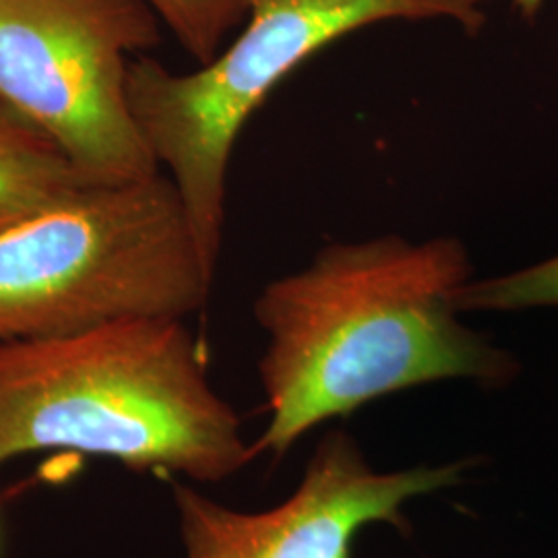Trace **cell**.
Listing matches in <instances>:
<instances>
[{"label":"cell","mask_w":558,"mask_h":558,"mask_svg":"<svg viewBox=\"0 0 558 558\" xmlns=\"http://www.w3.org/2000/svg\"><path fill=\"white\" fill-rule=\"evenodd\" d=\"M239 36L193 73L140 54L129 101L141 135L184 203L203 260L216 274L226 182L244 124L281 81L329 44L387 21H449L484 29L493 0H242Z\"/></svg>","instance_id":"obj_4"},{"label":"cell","mask_w":558,"mask_h":558,"mask_svg":"<svg viewBox=\"0 0 558 558\" xmlns=\"http://www.w3.org/2000/svg\"><path fill=\"white\" fill-rule=\"evenodd\" d=\"M89 184L54 141L0 100V230Z\"/></svg>","instance_id":"obj_7"},{"label":"cell","mask_w":558,"mask_h":558,"mask_svg":"<svg viewBox=\"0 0 558 558\" xmlns=\"http://www.w3.org/2000/svg\"><path fill=\"white\" fill-rule=\"evenodd\" d=\"M453 306L459 315L558 306V255L513 274L472 278L456 290Z\"/></svg>","instance_id":"obj_8"},{"label":"cell","mask_w":558,"mask_h":558,"mask_svg":"<svg viewBox=\"0 0 558 558\" xmlns=\"http://www.w3.org/2000/svg\"><path fill=\"white\" fill-rule=\"evenodd\" d=\"M474 463L377 472L356 439L336 428L323 435L292 495L271 509L239 511L177 484L184 558H354L366 527L410 534L405 505L458 486Z\"/></svg>","instance_id":"obj_6"},{"label":"cell","mask_w":558,"mask_h":558,"mask_svg":"<svg viewBox=\"0 0 558 558\" xmlns=\"http://www.w3.org/2000/svg\"><path fill=\"white\" fill-rule=\"evenodd\" d=\"M160 44L143 0H0V100L96 184L160 174L129 101L135 57Z\"/></svg>","instance_id":"obj_5"},{"label":"cell","mask_w":558,"mask_h":558,"mask_svg":"<svg viewBox=\"0 0 558 558\" xmlns=\"http://www.w3.org/2000/svg\"><path fill=\"white\" fill-rule=\"evenodd\" d=\"M174 182L89 184L0 230V343L135 317L186 319L211 296Z\"/></svg>","instance_id":"obj_3"},{"label":"cell","mask_w":558,"mask_h":558,"mask_svg":"<svg viewBox=\"0 0 558 558\" xmlns=\"http://www.w3.org/2000/svg\"><path fill=\"white\" fill-rule=\"evenodd\" d=\"M542 2L544 0H513V7L523 20H536L539 11H542Z\"/></svg>","instance_id":"obj_10"},{"label":"cell","mask_w":558,"mask_h":558,"mask_svg":"<svg viewBox=\"0 0 558 558\" xmlns=\"http://www.w3.org/2000/svg\"><path fill=\"white\" fill-rule=\"evenodd\" d=\"M472 278L463 240L387 234L331 242L271 279L253 304L267 338L259 379L269 412L255 456L281 458L320 424L399 391L518 379V359L459 319L453 294Z\"/></svg>","instance_id":"obj_1"},{"label":"cell","mask_w":558,"mask_h":558,"mask_svg":"<svg viewBox=\"0 0 558 558\" xmlns=\"http://www.w3.org/2000/svg\"><path fill=\"white\" fill-rule=\"evenodd\" d=\"M180 46L205 64L214 59L228 34L244 21L242 0H143Z\"/></svg>","instance_id":"obj_9"},{"label":"cell","mask_w":558,"mask_h":558,"mask_svg":"<svg viewBox=\"0 0 558 558\" xmlns=\"http://www.w3.org/2000/svg\"><path fill=\"white\" fill-rule=\"evenodd\" d=\"M52 449L205 484L257 458L199 341L170 317L0 343V465Z\"/></svg>","instance_id":"obj_2"}]
</instances>
